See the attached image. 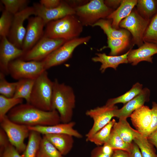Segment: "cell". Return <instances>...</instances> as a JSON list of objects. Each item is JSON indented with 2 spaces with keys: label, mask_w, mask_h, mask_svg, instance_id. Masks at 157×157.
Returning a JSON list of instances; mask_svg holds the SVG:
<instances>
[{
  "label": "cell",
  "mask_w": 157,
  "mask_h": 157,
  "mask_svg": "<svg viewBox=\"0 0 157 157\" xmlns=\"http://www.w3.org/2000/svg\"><path fill=\"white\" fill-rule=\"evenodd\" d=\"M7 115L12 122L27 126H52L61 122L56 110H44L27 103L15 106Z\"/></svg>",
  "instance_id": "obj_1"
},
{
  "label": "cell",
  "mask_w": 157,
  "mask_h": 157,
  "mask_svg": "<svg viewBox=\"0 0 157 157\" xmlns=\"http://www.w3.org/2000/svg\"><path fill=\"white\" fill-rule=\"evenodd\" d=\"M53 81V110L58 112L62 123L72 121L75 106L76 97L73 88L57 79Z\"/></svg>",
  "instance_id": "obj_2"
},
{
  "label": "cell",
  "mask_w": 157,
  "mask_h": 157,
  "mask_svg": "<svg viewBox=\"0 0 157 157\" xmlns=\"http://www.w3.org/2000/svg\"><path fill=\"white\" fill-rule=\"evenodd\" d=\"M83 30V25L77 17L69 15L48 23L43 36L68 41L78 38Z\"/></svg>",
  "instance_id": "obj_3"
},
{
  "label": "cell",
  "mask_w": 157,
  "mask_h": 157,
  "mask_svg": "<svg viewBox=\"0 0 157 157\" xmlns=\"http://www.w3.org/2000/svg\"><path fill=\"white\" fill-rule=\"evenodd\" d=\"M53 81L49 78L47 70L44 71L35 80L29 104L44 110H53Z\"/></svg>",
  "instance_id": "obj_4"
},
{
  "label": "cell",
  "mask_w": 157,
  "mask_h": 157,
  "mask_svg": "<svg viewBox=\"0 0 157 157\" xmlns=\"http://www.w3.org/2000/svg\"><path fill=\"white\" fill-rule=\"evenodd\" d=\"M74 9L75 15L83 26H92L99 19H106L114 11L106 6L103 0H90Z\"/></svg>",
  "instance_id": "obj_5"
},
{
  "label": "cell",
  "mask_w": 157,
  "mask_h": 157,
  "mask_svg": "<svg viewBox=\"0 0 157 157\" xmlns=\"http://www.w3.org/2000/svg\"><path fill=\"white\" fill-rule=\"evenodd\" d=\"M91 38L90 36H88L67 41L42 61L44 69L47 70L66 62L71 57L74 51L77 47L87 43Z\"/></svg>",
  "instance_id": "obj_6"
},
{
  "label": "cell",
  "mask_w": 157,
  "mask_h": 157,
  "mask_svg": "<svg viewBox=\"0 0 157 157\" xmlns=\"http://www.w3.org/2000/svg\"><path fill=\"white\" fill-rule=\"evenodd\" d=\"M9 74L13 79H36L44 71L42 61H24L20 58L14 60L8 66Z\"/></svg>",
  "instance_id": "obj_7"
},
{
  "label": "cell",
  "mask_w": 157,
  "mask_h": 157,
  "mask_svg": "<svg viewBox=\"0 0 157 157\" xmlns=\"http://www.w3.org/2000/svg\"><path fill=\"white\" fill-rule=\"evenodd\" d=\"M150 20L143 18L134 8L129 16L120 22L119 27L128 31L132 35L133 45L139 47L144 43V35Z\"/></svg>",
  "instance_id": "obj_8"
},
{
  "label": "cell",
  "mask_w": 157,
  "mask_h": 157,
  "mask_svg": "<svg viewBox=\"0 0 157 157\" xmlns=\"http://www.w3.org/2000/svg\"><path fill=\"white\" fill-rule=\"evenodd\" d=\"M0 123L1 128L6 133L10 143L19 153H23L26 147L24 140L28 137L30 131L28 126L12 122L7 115Z\"/></svg>",
  "instance_id": "obj_9"
},
{
  "label": "cell",
  "mask_w": 157,
  "mask_h": 157,
  "mask_svg": "<svg viewBox=\"0 0 157 157\" xmlns=\"http://www.w3.org/2000/svg\"><path fill=\"white\" fill-rule=\"evenodd\" d=\"M67 40L43 36L30 50L19 58L25 61H42Z\"/></svg>",
  "instance_id": "obj_10"
},
{
  "label": "cell",
  "mask_w": 157,
  "mask_h": 157,
  "mask_svg": "<svg viewBox=\"0 0 157 157\" xmlns=\"http://www.w3.org/2000/svg\"><path fill=\"white\" fill-rule=\"evenodd\" d=\"M33 15H36L34 8L28 6L13 16L12 25L7 38L18 48L22 49L26 33V29L24 26V22Z\"/></svg>",
  "instance_id": "obj_11"
},
{
  "label": "cell",
  "mask_w": 157,
  "mask_h": 157,
  "mask_svg": "<svg viewBox=\"0 0 157 157\" xmlns=\"http://www.w3.org/2000/svg\"><path fill=\"white\" fill-rule=\"evenodd\" d=\"M118 109L115 105H105L87 110L86 115L93 120V126L86 134V139L94 135L108 124L115 117L116 110Z\"/></svg>",
  "instance_id": "obj_12"
},
{
  "label": "cell",
  "mask_w": 157,
  "mask_h": 157,
  "mask_svg": "<svg viewBox=\"0 0 157 157\" xmlns=\"http://www.w3.org/2000/svg\"><path fill=\"white\" fill-rule=\"evenodd\" d=\"M22 49L24 54L31 49L43 36L45 24L40 17H29Z\"/></svg>",
  "instance_id": "obj_13"
},
{
  "label": "cell",
  "mask_w": 157,
  "mask_h": 157,
  "mask_svg": "<svg viewBox=\"0 0 157 157\" xmlns=\"http://www.w3.org/2000/svg\"><path fill=\"white\" fill-rule=\"evenodd\" d=\"M33 7L35 10V16L40 17L45 25L51 21L61 19L66 16L75 15V9L65 1H61L58 6L52 9H47L40 3H34Z\"/></svg>",
  "instance_id": "obj_14"
},
{
  "label": "cell",
  "mask_w": 157,
  "mask_h": 157,
  "mask_svg": "<svg viewBox=\"0 0 157 157\" xmlns=\"http://www.w3.org/2000/svg\"><path fill=\"white\" fill-rule=\"evenodd\" d=\"M0 44V72L9 74L8 66L12 61L19 58L24 54L23 50L12 43L7 37L1 38Z\"/></svg>",
  "instance_id": "obj_15"
},
{
  "label": "cell",
  "mask_w": 157,
  "mask_h": 157,
  "mask_svg": "<svg viewBox=\"0 0 157 157\" xmlns=\"http://www.w3.org/2000/svg\"><path fill=\"white\" fill-rule=\"evenodd\" d=\"M76 123L71 121L68 123H60L49 126H28L30 131H37L42 135L47 134H68L78 138L83 137L82 134L74 129Z\"/></svg>",
  "instance_id": "obj_16"
},
{
  "label": "cell",
  "mask_w": 157,
  "mask_h": 157,
  "mask_svg": "<svg viewBox=\"0 0 157 157\" xmlns=\"http://www.w3.org/2000/svg\"><path fill=\"white\" fill-rule=\"evenodd\" d=\"M157 53V44L144 42L137 49L131 48L128 55V63L135 66L141 61L153 63L152 56Z\"/></svg>",
  "instance_id": "obj_17"
},
{
  "label": "cell",
  "mask_w": 157,
  "mask_h": 157,
  "mask_svg": "<svg viewBox=\"0 0 157 157\" xmlns=\"http://www.w3.org/2000/svg\"><path fill=\"white\" fill-rule=\"evenodd\" d=\"M150 91L147 88H143L141 92L137 96L127 102L120 109L116 110L115 117L127 119L135 110L144 105L149 100Z\"/></svg>",
  "instance_id": "obj_18"
},
{
  "label": "cell",
  "mask_w": 157,
  "mask_h": 157,
  "mask_svg": "<svg viewBox=\"0 0 157 157\" xmlns=\"http://www.w3.org/2000/svg\"><path fill=\"white\" fill-rule=\"evenodd\" d=\"M130 117L136 130L143 134L148 129L151 122V109L144 105L134 111Z\"/></svg>",
  "instance_id": "obj_19"
},
{
  "label": "cell",
  "mask_w": 157,
  "mask_h": 157,
  "mask_svg": "<svg viewBox=\"0 0 157 157\" xmlns=\"http://www.w3.org/2000/svg\"><path fill=\"white\" fill-rule=\"evenodd\" d=\"M130 49L126 53L117 56L107 55L105 53H97L96 56L92 58V60L94 62L101 63L99 70L102 73H104L108 68L116 70L120 64L128 63L127 56Z\"/></svg>",
  "instance_id": "obj_20"
},
{
  "label": "cell",
  "mask_w": 157,
  "mask_h": 157,
  "mask_svg": "<svg viewBox=\"0 0 157 157\" xmlns=\"http://www.w3.org/2000/svg\"><path fill=\"white\" fill-rule=\"evenodd\" d=\"M137 0H122L119 6L114 10L106 19L112 20V26L113 28L119 29V24L123 19L131 13L136 6Z\"/></svg>",
  "instance_id": "obj_21"
},
{
  "label": "cell",
  "mask_w": 157,
  "mask_h": 157,
  "mask_svg": "<svg viewBox=\"0 0 157 157\" xmlns=\"http://www.w3.org/2000/svg\"><path fill=\"white\" fill-rule=\"evenodd\" d=\"M44 135L47 139L64 156L71 151L74 144L73 137L64 134H47Z\"/></svg>",
  "instance_id": "obj_22"
},
{
  "label": "cell",
  "mask_w": 157,
  "mask_h": 157,
  "mask_svg": "<svg viewBox=\"0 0 157 157\" xmlns=\"http://www.w3.org/2000/svg\"><path fill=\"white\" fill-rule=\"evenodd\" d=\"M126 119L119 118V121L114 124L113 129L124 142L131 144L139 132L131 127Z\"/></svg>",
  "instance_id": "obj_23"
},
{
  "label": "cell",
  "mask_w": 157,
  "mask_h": 157,
  "mask_svg": "<svg viewBox=\"0 0 157 157\" xmlns=\"http://www.w3.org/2000/svg\"><path fill=\"white\" fill-rule=\"evenodd\" d=\"M112 20L111 19H101L96 22L92 27H100L107 35V38H130L131 34L128 31L124 28L115 29L112 27Z\"/></svg>",
  "instance_id": "obj_24"
},
{
  "label": "cell",
  "mask_w": 157,
  "mask_h": 157,
  "mask_svg": "<svg viewBox=\"0 0 157 157\" xmlns=\"http://www.w3.org/2000/svg\"><path fill=\"white\" fill-rule=\"evenodd\" d=\"M41 135L37 131H30L28 143L22 157H36L42 138Z\"/></svg>",
  "instance_id": "obj_25"
},
{
  "label": "cell",
  "mask_w": 157,
  "mask_h": 157,
  "mask_svg": "<svg viewBox=\"0 0 157 157\" xmlns=\"http://www.w3.org/2000/svg\"><path fill=\"white\" fill-rule=\"evenodd\" d=\"M142 84L137 82L133 85L129 90L123 94L108 99L105 104L113 106L117 104L121 103L124 105L138 95L142 91Z\"/></svg>",
  "instance_id": "obj_26"
},
{
  "label": "cell",
  "mask_w": 157,
  "mask_h": 157,
  "mask_svg": "<svg viewBox=\"0 0 157 157\" xmlns=\"http://www.w3.org/2000/svg\"><path fill=\"white\" fill-rule=\"evenodd\" d=\"M35 79H24L18 80L13 97L24 99L27 103H29L30 95Z\"/></svg>",
  "instance_id": "obj_27"
},
{
  "label": "cell",
  "mask_w": 157,
  "mask_h": 157,
  "mask_svg": "<svg viewBox=\"0 0 157 157\" xmlns=\"http://www.w3.org/2000/svg\"><path fill=\"white\" fill-rule=\"evenodd\" d=\"M136 10L143 18L150 20L157 12V0H138Z\"/></svg>",
  "instance_id": "obj_28"
},
{
  "label": "cell",
  "mask_w": 157,
  "mask_h": 157,
  "mask_svg": "<svg viewBox=\"0 0 157 157\" xmlns=\"http://www.w3.org/2000/svg\"><path fill=\"white\" fill-rule=\"evenodd\" d=\"M115 122V119H112L106 125L92 136L86 139V141L92 142L97 146H102L107 142L112 129Z\"/></svg>",
  "instance_id": "obj_29"
},
{
  "label": "cell",
  "mask_w": 157,
  "mask_h": 157,
  "mask_svg": "<svg viewBox=\"0 0 157 157\" xmlns=\"http://www.w3.org/2000/svg\"><path fill=\"white\" fill-rule=\"evenodd\" d=\"M130 38L125 37L114 39L107 38L108 46L104 47L110 49L109 55H120L129 46Z\"/></svg>",
  "instance_id": "obj_30"
},
{
  "label": "cell",
  "mask_w": 157,
  "mask_h": 157,
  "mask_svg": "<svg viewBox=\"0 0 157 157\" xmlns=\"http://www.w3.org/2000/svg\"><path fill=\"white\" fill-rule=\"evenodd\" d=\"M133 141L139 147L142 157H157L154 146L140 133Z\"/></svg>",
  "instance_id": "obj_31"
},
{
  "label": "cell",
  "mask_w": 157,
  "mask_h": 157,
  "mask_svg": "<svg viewBox=\"0 0 157 157\" xmlns=\"http://www.w3.org/2000/svg\"><path fill=\"white\" fill-rule=\"evenodd\" d=\"M36 157H64L61 153L43 135Z\"/></svg>",
  "instance_id": "obj_32"
},
{
  "label": "cell",
  "mask_w": 157,
  "mask_h": 157,
  "mask_svg": "<svg viewBox=\"0 0 157 157\" xmlns=\"http://www.w3.org/2000/svg\"><path fill=\"white\" fill-rule=\"evenodd\" d=\"M23 99L14 97L8 98L0 95V120L17 105L23 103Z\"/></svg>",
  "instance_id": "obj_33"
},
{
  "label": "cell",
  "mask_w": 157,
  "mask_h": 157,
  "mask_svg": "<svg viewBox=\"0 0 157 157\" xmlns=\"http://www.w3.org/2000/svg\"><path fill=\"white\" fill-rule=\"evenodd\" d=\"M106 143L109 145L113 150L121 149L129 153L131 149V143L129 144L124 142L113 128L108 140Z\"/></svg>",
  "instance_id": "obj_34"
},
{
  "label": "cell",
  "mask_w": 157,
  "mask_h": 157,
  "mask_svg": "<svg viewBox=\"0 0 157 157\" xmlns=\"http://www.w3.org/2000/svg\"><path fill=\"white\" fill-rule=\"evenodd\" d=\"M143 40L157 44V12L151 19L144 33Z\"/></svg>",
  "instance_id": "obj_35"
},
{
  "label": "cell",
  "mask_w": 157,
  "mask_h": 157,
  "mask_svg": "<svg viewBox=\"0 0 157 157\" xmlns=\"http://www.w3.org/2000/svg\"><path fill=\"white\" fill-rule=\"evenodd\" d=\"M5 10L14 15L27 7L29 1L27 0H1Z\"/></svg>",
  "instance_id": "obj_36"
},
{
  "label": "cell",
  "mask_w": 157,
  "mask_h": 157,
  "mask_svg": "<svg viewBox=\"0 0 157 157\" xmlns=\"http://www.w3.org/2000/svg\"><path fill=\"white\" fill-rule=\"evenodd\" d=\"M5 76L0 72V95L8 98L13 97L16 91L17 82H9L6 80Z\"/></svg>",
  "instance_id": "obj_37"
},
{
  "label": "cell",
  "mask_w": 157,
  "mask_h": 157,
  "mask_svg": "<svg viewBox=\"0 0 157 157\" xmlns=\"http://www.w3.org/2000/svg\"><path fill=\"white\" fill-rule=\"evenodd\" d=\"M14 15L5 9L0 18V35L1 38L7 37L12 25Z\"/></svg>",
  "instance_id": "obj_38"
},
{
  "label": "cell",
  "mask_w": 157,
  "mask_h": 157,
  "mask_svg": "<svg viewBox=\"0 0 157 157\" xmlns=\"http://www.w3.org/2000/svg\"><path fill=\"white\" fill-rule=\"evenodd\" d=\"M151 111V121L150 125L147 131L142 134L146 138L157 129V103L154 101L152 102Z\"/></svg>",
  "instance_id": "obj_39"
},
{
  "label": "cell",
  "mask_w": 157,
  "mask_h": 157,
  "mask_svg": "<svg viewBox=\"0 0 157 157\" xmlns=\"http://www.w3.org/2000/svg\"><path fill=\"white\" fill-rule=\"evenodd\" d=\"M0 157H22L20 153L10 143L0 153Z\"/></svg>",
  "instance_id": "obj_40"
},
{
  "label": "cell",
  "mask_w": 157,
  "mask_h": 157,
  "mask_svg": "<svg viewBox=\"0 0 157 157\" xmlns=\"http://www.w3.org/2000/svg\"><path fill=\"white\" fill-rule=\"evenodd\" d=\"M10 143L8 138L5 132L0 129V153H1Z\"/></svg>",
  "instance_id": "obj_41"
},
{
  "label": "cell",
  "mask_w": 157,
  "mask_h": 157,
  "mask_svg": "<svg viewBox=\"0 0 157 157\" xmlns=\"http://www.w3.org/2000/svg\"><path fill=\"white\" fill-rule=\"evenodd\" d=\"M61 1L59 0H41L40 3L45 8L52 9L58 6Z\"/></svg>",
  "instance_id": "obj_42"
},
{
  "label": "cell",
  "mask_w": 157,
  "mask_h": 157,
  "mask_svg": "<svg viewBox=\"0 0 157 157\" xmlns=\"http://www.w3.org/2000/svg\"><path fill=\"white\" fill-rule=\"evenodd\" d=\"M112 155L105 153L102 150V146H97L91 151L90 157H111Z\"/></svg>",
  "instance_id": "obj_43"
},
{
  "label": "cell",
  "mask_w": 157,
  "mask_h": 157,
  "mask_svg": "<svg viewBox=\"0 0 157 157\" xmlns=\"http://www.w3.org/2000/svg\"><path fill=\"white\" fill-rule=\"evenodd\" d=\"M129 157H142L139 147L133 141L131 143Z\"/></svg>",
  "instance_id": "obj_44"
},
{
  "label": "cell",
  "mask_w": 157,
  "mask_h": 157,
  "mask_svg": "<svg viewBox=\"0 0 157 157\" xmlns=\"http://www.w3.org/2000/svg\"><path fill=\"white\" fill-rule=\"evenodd\" d=\"M121 0H104L105 4L108 7L114 9L117 8L119 6Z\"/></svg>",
  "instance_id": "obj_45"
},
{
  "label": "cell",
  "mask_w": 157,
  "mask_h": 157,
  "mask_svg": "<svg viewBox=\"0 0 157 157\" xmlns=\"http://www.w3.org/2000/svg\"><path fill=\"white\" fill-rule=\"evenodd\" d=\"M66 2L74 9L83 5L87 3L88 1L85 0H65Z\"/></svg>",
  "instance_id": "obj_46"
},
{
  "label": "cell",
  "mask_w": 157,
  "mask_h": 157,
  "mask_svg": "<svg viewBox=\"0 0 157 157\" xmlns=\"http://www.w3.org/2000/svg\"><path fill=\"white\" fill-rule=\"evenodd\" d=\"M111 157H129V153L122 150L115 149Z\"/></svg>",
  "instance_id": "obj_47"
},
{
  "label": "cell",
  "mask_w": 157,
  "mask_h": 157,
  "mask_svg": "<svg viewBox=\"0 0 157 157\" xmlns=\"http://www.w3.org/2000/svg\"><path fill=\"white\" fill-rule=\"evenodd\" d=\"M147 138L149 141L155 146L157 150V129L149 135Z\"/></svg>",
  "instance_id": "obj_48"
}]
</instances>
